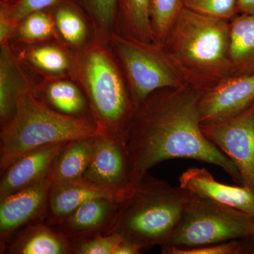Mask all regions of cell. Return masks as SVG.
<instances>
[{"label": "cell", "instance_id": "f1b7e54d", "mask_svg": "<svg viewBox=\"0 0 254 254\" xmlns=\"http://www.w3.org/2000/svg\"><path fill=\"white\" fill-rule=\"evenodd\" d=\"M184 7L230 21L237 12V0H182Z\"/></svg>", "mask_w": 254, "mask_h": 254}, {"label": "cell", "instance_id": "9a60e30c", "mask_svg": "<svg viewBox=\"0 0 254 254\" xmlns=\"http://www.w3.org/2000/svg\"><path fill=\"white\" fill-rule=\"evenodd\" d=\"M67 143L46 145L15 160L1 174L0 198L48 179L55 159Z\"/></svg>", "mask_w": 254, "mask_h": 254}, {"label": "cell", "instance_id": "603a6c76", "mask_svg": "<svg viewBox=\"0 0 254 254\" xmlns=\"http://www.w3.org/2000/svg\"><path fill=\"white\" fill-rule=\"evenodd\" d=\"M150 0H119L117 33L144 43H153Z\"/></svg>", "mask_w": 254, "mask_h": 254}, {"label": "cell", "instance_id": "5b68a950", "mask_svg": "<svg viewBox=\"0 0 254 254\" xmlns=\"http://www.w3.org/2000/svg\"><path fill=\"white\" fill-rule=\"evenodd\" d=\"M191 195L145 174L122 202L116 222L107 234H118L143 251L163 247L181 221Z\"/></svg>", "mask_w": 254, "mask_h": 254}, {"label": "cell", "instance_id": "52a82bcc", "mask_svg": "<svg viewBox=\"0 0 254 254\" xmlns=\"http://www.w3.org/2000/svg\"><path fill=\"white\" fill-rule=\"evenodd\" d=\"M135 105L163 88L186 84L163 47L114 33L110 40Z\"/></svg>", "mask_w": 254, "mask_h": 254}, {"label": "cell", "instance_id": "8fae6325", "mask_svg": "<svg viewBox=\"0 0 254 254\" xmlns=\"http://www.w3.org/2000/svg\"><path fill=\"white\" fill-rule=\"evenodd\" d=\"M254 102V73L232 75L201 92L198 108L200 124L223 121Z\"/></svg>", "mask_w": 254, "mask_h": 254}, {"label": "cell", "instance_id": "4316f807", "mask_svg": "<svg viewBox=\"0 0 254 254\" xmlns=\"http://www.w3.org/2000/svg\"><path fill=\"white\" fill-rule=\"evenodd\" d=\"M251 238V237H250ZM249 238L227 241L221 243L190 249L163 247L165 254H254V246L249 243Z\"/></svg>", "mask_w": 254, "mask_h": 254}, {"label": "cell", "instance_id": "ba28073f", "mask_svg": "<svg viewBox=\"0 0 254 254\" xmlns=\"http://www.w3.org/2000/svg\"><path fill=\"white\" fill-rule=\"evenodd\" d=\"M205 138L235 164L242 185L254 193V102L238 115L201 125Z\"/></svg>", "mask_w": 254, "mask_h": 254}, {"label": "cell", "instance_id": "6da1fadb", "mask_svg": "<svg viewBox=\"0 0 254 254\" xmlns=\"http://www.w3.org/2000/svg\"><path fill=\"white\" fill-rule=\"evenodd\" d=\"M201 91L189 83L153 92L137 105L127 141L130 179L133 185L165 160L187 158L221 168L242 185L237 167L208 141L201 130Z\"/></svg>", "mask_w": 254, "mask_h": 254}, {"label": "cell", "instance_id": "8992f818", "mask_svg": "<svg viewBox=\"0 0 254 254\" xmlns=\"http://www.w3.org/2000/svg\"><path fill=\"white\" fill-rule=\"evenodd\" d=\"M250 237L254 238L252 215L192 195L181 221L163 247L195 248Z\"/></svg>", "mask_w": 254, "mask_h": 254}, {"label": "cell", "instance_id": "277c9868", "mask_svg": "<svg viewBox=\"0 0 254 254\" xmlns=\"http://www.w3.org/2000/svg\"><path fill=\"white\" fill-rule=\"evenodd\" d=\"M103 132L93 119L68 116L52 109L33 89L18 98L16 111L0 131V171L32 150L46 145L93 138Z\"/></svg>", "mask_w": 254, "mask_h": 254}, {"label": "cell", "instance_id": "cb8c5ba5", "mask_svg": "<svg viewBox=\"0 0 254 254\" xmlns=\"http://www.w3.org/2000/svg\"><path fill=\"white\" fill-rule=\"evenodd\" d=\"M60 40L53 16L48 9L34 11L18 23L11 44H31Z\"/></svg>", "mask_w": 254, "mask_h": 254}, {"label": "cell", "instance_id": "44dd1931", "mask_svg": "<svg viewBox=\"0 0 254 254\" xmlns=\"http://www.w3.org/2000/svg\"><path fill=\"white\" fill-rule=\"evenodd\" d=\"M229 21L232 75L254 73V14H237Z\"/></svg>", "mask_w": 254, "mask_h": 254}, {"label": "cell", "instance_id": "7402d4cb", "mask_svg": "<svg viewBox=\"0 0 254 254\" xmlns=\"http://www.w3.org/2000/svg\"><path fill=\"white\" fill-rule=\"evenodd\" d=\"M95 137L68 142L56 159L48 178L52 183L79 180L91 163Z\"/></svg>", "mask_w": 254, "mask_h": 254}, {"label": "cell", "instance_id": "7c38bea8", "mask_svg": "<svg viewBox=\"0 0 254 254\" xmlns=\"http://www.w3.org/2000/svg\"><path fill=\"white\" fill-rule=\"evenodd\" d=\"M10 46L28 73L38 75L41 79L72 78L75 51L61 40Z\"/></svg>", "mask_w": 254, "mask_h": 254}, {"label": "cell", "instance_id": "30bf717a", "mask_svg": "<svg viewBox=\"0 0 254 254\" xmlns=\"http://www.w3.org/2000/svg\"><path fill=\"white\" fill-rule=\"evenodd\" d=\"M51 185L48 178L0 198L1 253L23 227L31 222L46 220Z\"/></svg>", "mask_w": 254, "mask_h": 254}, {"label": "cell", "instance_id": "d6986e66", "mask_svg": "<svg viewBox=\"0 0 254 254\" xmlns=\"http://www.w3.org/2000/svg\"><path fill=\"white\" fill-rule=\"evenodd\" d=\"M99 197L117 198L88 183L83 178L52 183L46 222L51 226H57L87 200Z\"/></svg>", "mask_w": 254, "mask_h": 254}, {"label": "cell", "instance_id": "1f68e13d", "mask_svg": "<svg viewBox=\"0 0 254 254\" xmlns=\"http://www.w3.org/2000/svg\"><path fill=\"white\" fill-rule=\"evenodd\" d=\"M237 12L254 14V0H237Z\"/></svg>", "mask_w": 254, "mask_h": 254}, {"label": "cell", "instance_id": "5bb4252c", "mask_svg": "<svg viewBox=\"0 0 254 254\" xmlns=\"http://www.w3.org/2000/svg\"><path fill=\"white\" fill-rule=\"evenodd\" d=\"M180 187L192 195L238 209L254 217V193L246 187L215 180L205 168H192L179 178Z\"/></svg>", "mask_w": 254, "mask_h": 254}, {"label": "cell", "instance_id": "7a4b0ae2", "mask_svg": "<svg viewBox=\"0 0 254 254\" xmlns=\"http://www.w3.org/2000/svg\"><path fill=\"white\" fill-rule=\"evenodd\" d=\"M229 21L183 7L162 46L185 81L201 92L232 76Z\"/></svg>", "mask_w": 254, "mask_h": 254}, {"label": "cell", "instance_id": "484cf974", "mask_svg": "<svg viewBox=\"0 0 254 254\" xmlns=\"http://www.w3.org/2000/svg\"><path fill=\"white\" fill-rule=\"evenodd\" d=\"M183 7L182 0H150V27L155 44L163 46Z\"/></svg>", "mask_w": 254, "mask_h": 254}, {"label": "cell", "instance_id": "ac0fdd59", "mask_svg": "<svg viewBox=\"0 0 254 254\" xmlns=\"http://www.w3.org/2000/svg\"><path fill=\"white\" fill-rule=\"evenodd\" d=\"M0 123L14 115L18 98L34 88L36 81L21 64L11 46H0Z\"/></svg>", "mask_w": 254, "mask_h": 254}, {"label": "cell", "instance_id": "83f0119b", "mask_svg": "<svg viewBox=\"0 0 254 254\" xmlns=\"http://www.w3.org/2000/svg\"><path fill=\"white\" fill-rule=\"evenodd\" d=\"M123 240L118 234H97L73 242V254H114Z\"/></svg>", "mask_w": 254, "mask_h": 254}, {"label": "cell", "instance_id": "2e32d148", "mask_svg": "<svg viewBox=\"0 0 254 254\" xmlns=\"http://www.w3.org/2000/svg\"><path fill=\"white\" fill-rule=\"evenodd\" d=\"M4 252L11 254H73V242L46 220H38L16 232Z\"/></svg>", "mask_w": 254, "mask_h": 254}, {"label": "cell", "instance_id": "3957f363", "mask_svg": "<svg viewBox=\"0 0 254 254\" xmlns=\"http://www.w3.org/2000/svg\"><path fill=\"white\" fill-rule=\"evenodd\" d=\"M72 78L86 95L102 130L127 143L136 105L110 42L93 36L75 51Z\"/></svg>", "mask_w": 254, "mask_h": 254}, {"label": "cell", "instance_id": "d4e9b609", "mask_svg": "<svg viewBox=\"0 0 254 254\" xmlns=\"http://www.w3.org/2000/svg\"><path fill=\"white\" fill-rule=\"evenodd\" d=\"M86 13L93 35L110 42L116 32L119 0H74Z\"/></svg>", "mask_w": 254, "mask_h": 254}, {"label": "cell", "instance_id": "9c48e42d", "mask_svg": "<svg viewBox=\"0 0 254 254\" xmlns=\"http://www.w3.org/2000/svg\"><path fill=\"white\" fill-rule=\"evenodd\" d=\"M82 178L119 200L126 199L134 189L126 142L105 131L95 137L91 163Z\"/></svg>", "mask_w": 254, "mask_h": 254}, {"label": "cell", "instance_id": "4fadbf2b", "mask_svg": "<svg viewBox=\"0 0 254 254\" xmlns=\"http://www.w3.org/2000/svg\"><path fill=\"white\" fill-rule=\"evenodd\" d=\"M123 201L110 197L92 198L54 227L72 242L107 234L116 222Z\"/></svg>", "mask_w": 254, "mask_h": 254}, {"label": "cell", "instance_id": "f546056e", "mask_svg": "<svg viewBox=\"0 0 254 254\" xmlns=\"http://www.w3.org/2000/svg\"><path fill=\"white\" fill-rule=\"evenodd\" d=\"M9 8L10 16L18 24L27 15L49 9L60 0H4Z\"/></svg>", "mask_w": 254, "mask_h": 254}, {"label": "cell", "instance_id": "e0dca14e", "mask_svg": "<svg viewBox=\"0 0 254 254\" xmlns=\"http://www.w3.org/2000/svg\"><path fill=\"white\" fill-rule=\"evenodd\" d=\"M33 91L43 103L60 113L93 119L86 95L71 77L43 78L36 82Z\"/></svg>", "mask_w": 254, "mask_h": 254}, {"label": "cell", "instance_id": "ffe728a7", "mask_svg": "<svg viewBox=\"0 0 254 254\" xmlns=\"http://www.w3.org/2000/svg\"><path fill=\"white\" fill-rule=\"evenodd\" d=\"M48 10L60 40L74 51L86 46L94 36L88 16L74 0H60Z\"/></svg>", "mask_w": 254, "mask_h": 254}, {"label": "cell", "instance_id": "4dcf8cb0", "mask_svg": "<svg viewBox=\"0 0 254 254\" xmlns=\"http://www.w3.org/2000/svg\"><path fill=\"white\" fill-rule=\"evenodd\" d=\"M142 251L139 245L123 238L120 245L117 247L114 254H138L141 253Z\"/></svg>", "mask_w": 254, "mask_h": 254}]
</instances>
